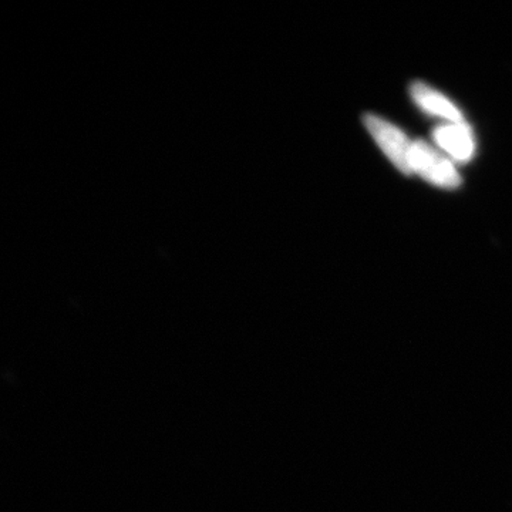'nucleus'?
Returning a JSON list of instances; mask_svg holds the SVG:
<instances>
[{"label": "nucleus", "mask_w": 512, "mask_h": 512, "mask_svg": "<svg viewBox=\"0 0 512 512\" xmlns=\"http://www.w3.org/2000/svg\"><path fill=\"white\" fill-rule=\"evenodd\" d=\"M412 96L421 109L426 110L427 113L453 121L454 124L464 123L461 111L447 97L437 90L431 89L427 84L413 83Z\"/></svg>", "instance_id": "4"}, {"label": "nucleus", "mask_w": 512, "mask_h": 512, "mask_svg": "<svg viewBox=\"0 0 512 512\" xmlns=\"http://www.w3.org/2000/svg\"><path fill=\"white\" fill-rule=\"evenodd\" d=\"M365 124L369 133L380 148L384 151L390 161L403 174L410 175L413 173L412 168V147L409 138L400 128L393 126L389 121L380 119L375 114H366Z\"/></svg>", "instance_id": "1"}, {"label": "nucleus", "mask_w": 512, "mask_h": 512, "mask_svg": "<svg viewBox=\"0 0 512 512\" xmlns=\"http://www.w3.org/2000/svg\"><path fill=\"white\" fill-rule=\"evenodd\" d=\"M413 173L420 174L424 180L443 188H457L461 184L460 174L446 157L440 156L434 148L424 141H416L412 147Z\"/></svg>", "instance_id": "2"}, {"label": "nucleus", "mask_w": 512, "mask_h": 512, "mask_svg": "<svg viewBox=\"0 0 512 512\" xmlns=\"http://www.w3.org/2000/svg\"><path fill=\"white\" fill-rule=\"evenodd\" d=\"M434 140L457 161H468L474 154V138L466 123L450 124L434 130Z\"/></svg>", "instance_id": "3"}]
</instances>
